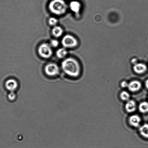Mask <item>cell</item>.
<instances>
[{
  "instance_id": "cell-1",
  "label": "cell",
  "mask_w": 148,
  "mask_h": 148,
  "mask_svg": "<svg viewBox=\"0 0 148 148\" xmlns=\"http://www.w3.org/2000/svg\"><path fill=\"white\" fill-rule=\"evenodd\" d=\"M62 70L69 76L74 77L79 76L81 72L80 66L76 59L68 58L62 62Z\"/></svg>"
},
{
  "instance_id": "cell-2",
  "label": "cell",
  "mask_w": 148,
  "mask_h": 148,
  "mask_svg": "<svg viewBox=\"0 0 148 148\" xmlns=\"http://www.w3.org/2000/svg\"><path fill=\"white\" fill-rule=\"evenodd\" d=\"M49 8L53 14L61 15L66 12L67 5L64 0H52L49 4Z\"/></svg>"
},
{
  "instance_id": "cell-3",
  "label": "cell",
  "mask_w": 148,
  "mask_h": 148,
  "mask_svg": "<svg viewBox=\"0 0 148 148\" xmlns=\"http://www.w3.org/2000/svg\"><path fill=\"white\" fill-rule=\"evenodd\" d=\"M38 52L41 57L45 59H48L53 54L51 46L47 43L41 44L38 49Z\"/></svg>"
},
{
  "instance_id": "cell-4",
  "label": "cell",
  "mask_w": 148,
  "mask_h": 148,
  "mask_svg": "<svg viewBox=\"0 0 148 148\" xmlns=\"http://www.w3.org/2000/svg\"><path fill=\"white\" fill-rule=\"evenodd\" d=\"M62 46L65 48H72L78 45V42L74 36L70 34L65 36L62 39Z\"/></svg>"
},
{
  "instance_id": "cell-5",
  "label": "cell",
  "mask_w": 148,
  "mask_h": 148,
  "mask_svg": "<svg viewBox=\"0 0 148 148\" xmlns=\"http://www.w3.org/2000/svg\"><path fill=\"white\" fill-rule=\"evenodd\" d=\"M44 71L45 73L48 76L53 77L59 75V69L56 64L50 63L48 64L45 66Z\"/></svg>"
},
{
  "instance_id": "cell-6",
  "label": "cell",
  "mask_w": 148,
  "mask_h": 148,
  "mask_svg": "<svg viewBox=\"0 0 148 148\" xmlns=\"http://www.w3.org/2000/svg\"><path fill=\"white\" fill-rule=\"evenodd\" d=\"M142 87V84L138 81H133L128 84V88L129 91L132 92H136L140 90Z\"/></svg>"
},
{
  "instance_id": "cell-7",
  "label": "cell",
  "mask_w": 148,
  "mask_h": 148,
  "mask_svg": "<svg viewBox=\"0 0 148 148\" xmlns=\"http://www.w3.org/2000/svg\"><path fill=\"white\" fill-rule=\"evenodd\" d=\"M5 86L8 90L12 92L17 89L18 87V83L15 79H10L6 82Z\"/></svg>"
},
{
  "instance_id": "cell-8",
  "label": "cell",
  "mask_w": 148,
  "mask_h": 148,
  "mask_svg": "<svg viewBox=\"0 0 148 148\" xmlns=\"http://www.w3.org/2000/svg\"><path fill=\"white\" fill-rule=\"evenodd\" d=\"M140 121H141V119L138 115L137 114L132 115L129 119V123L130 125L134 127H139Z\"/></svg>"
},
{
  "instance_id": "cell-9",
  "label": "cell",
  "mask_w": 148,
  "mask_h": 148,
  "mask_svg": "<svg viewBox=\"0 0 148 148\" xmlns=\"http://www.w3.org/2000/svg\"><path fill=\"white\" fill-rule=\"evenodd\" d=\"M136 104L133 100H129L127 101L125 106L126 111L128 113L134 112L136 109Z\"/></svg>"
},
{
  "instance_id": "cell-10",
  "label": "cell",
  "mask_w": 148,
  "mask_h": 148,
  "mask_svg": "<svg viewBox=\"0 0 148 148\" xmlns=\"http://www.w3.org/2000/svg\"><path fill=\"white\" fill-rule=\"evenodd\" d=\"M147 67L144 64L137 63L134 64L133 70L136 73L141 74L145 73L147 70Z\"/></svg>"
},
{
  "instance_id": "cell-11",
  "label": "cell",
  "mask_w": 148,
  "mask_h": 148,
  "mask_svg": "<svg viewBox=\"0 0 148 148\" xmlns=\"http://www.w3.org/2000/svg\"><path fill=\"white\" fill-rule=\"evenodd\" d=\"M70 8L72 12L76 14H78L81 8L80 3L77 1H72L70 3Z\"/></svg>"
},
{
  "instance_id": "cell-12",
  "label": "cell",
  "mask_w": 148,
  "mask_h": 148,
  "mask_svg": "<svg viewBox=\"0 0 148 148\" xmlns=\"http://www.w3.org/2000/svg\"><path fill=\"white\" fill-rule=\"evenodd\" d=\"M52 33L55 37L58 38L62 35L63 33V29L59 26H55L52 29Z\"/></svg>"
},
{
  "instance_id": "cell-13",
  "label": "cell",
  "mask_w": 148,
  "mask_h": 148,
  "mask_svg": "<svg viewBox=\"0 0 148 148\" xmlns=\"http://www.w3.org/2000/svg\"><path fill=\"white\" fill-rule=\"evenodd\" d=\"M67 54V51L64 47L58 49L56 52V56L59 59H63Z\"/></svg>"
},
{
  "instance_id": "cell-14",
  "label": "cell",
  "mask_w": 148,
  "mask_h": 148,
  "mask_svg": "<svg viewBox=\"0 0 148 148\" xmlns=\"http://www.w3.org/2000/svg\"><path fill=\"white\" fill-rule=\"evenodd\" d=\"M140 135L143 137L148 138V124H143L139 129Z\"/></svg>"
},
{
  "instance_id": "cell-15",
  "label": "cell",
  "mask_w": 148,
  "mask_h": 148,
  "mask_svg": "<svg viewBox=\"0 0 148 148\" xmlns=\"http://www.w3.org/2000/svg\"><path fill=\"white\" fill-rule=\"evenodd\" d=\"M139 111L142 113H147L148 112V103L146 101L140 103L139 106Z\"/></svg>"
},
{
  "instance_id": "cell-16",
  "label": "cell",
  "mask_w": 148,
  "mask_h": 148,
  "mask_svg": "<svg viewBox=\"0 0 148 148\" xmlns=\"http://www.w3.org/2000/svg\"><path fill=\"white\" fill-rule=\"evenodd\" d=\"M120 97L123 101H127L129 100L130 95L127 91H124L120 93Z\"/></svg>"
},
{
  "instance_id": "cell-17",
  "label": "cell",
  "mask_w": 148,
  "mask_h": 148,
  "mask_svg": "<svg viewBox=\"0 0 148 148\" xmlns=\"http://www.w3.org/2000/svg\"><path fill=\"white\" fill-rule=\"evenodd\" d=\"M58 22V21L57 19L55 18L54 17H51L49 18L48 20L49 24L50 25L54 26V27L56 26V25L57 24Z\"/></svg>"
},
{
  "instance_id": "cell-18",
  "label": "cell",
  "mask_w": 148,
  "mask_h": 148,
  "mask_svg": "<svg viewBox=\"0 0 148 148\" xmlns=\"http://www.w3.org/2000/svg\"><path fill=\"white\" fill-rule=\"evenodd\" d=\"M50 45L52 47H56L59 45V42L56 39H53L51 40Z\"/></svg>"
},
{
  "instance_id": "cell-19",
  "label": "cell",
  "mask_w": 148,
  "mask_h": 148,
  "mask_svg": "<svg viewBox=\"0 0 148 148\" xmlns=\"http://www.w3.org/2000/svg\"><path fill=\"white\" fill-rule=\"evenodd\" d=\"M8 98L11 101H14L15 99L16 98V95L14 91L10 92V93L8 94Z\"/></svg>"
},
{
  "instance_id": "cell-20",
  "label": "cell",
  "mask_w": 148,
  "mask_h": 148,
  "mask_svg": "<svg viewBox=\"0 0 148 148\" xmlns=\"http://www.w3.org/2000/svg\"><path fill=\"white\" fill-rule=\"evenodd\" d=\"M128 83L126 81H123L121 82V86L122 88H127L128 86Z\"/></svg>"
},
{
  "instance_id": "cell-21",
  "label": "cell",
  "mask_w": 148,
  "mask_h": 148,
  "mask_svg": "<svg viewBox=\"0 0 148 148\" xmlns=\"http://www.w3.org/2000/svg\"><path fill=\"white\" fill-rule=\"evenodd\" d=\"M137 59L136 58L133 59H132V60H131L132 63L133 64H136L137 63Z\"/></svg>"
},
{
  "instance_id": "cell-22",
  "label": "cell",
  "mask_w": 148,
  "mask_h": 148,
  "mask_svg": "<svg viewBox=\"0 0 148 148\" xmlns=\"http://www.w3.org/2000/svg\"><path fill=\"white\" fill-rule=\"evenodd\" d=\"M145 86L146 88L148 89V79L145 82Z\"/></svg>"
}]
</instances>
